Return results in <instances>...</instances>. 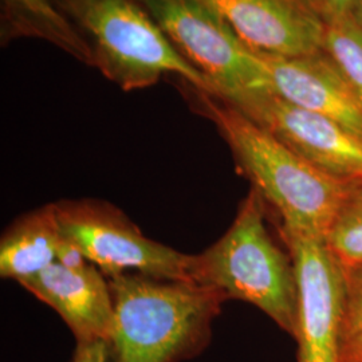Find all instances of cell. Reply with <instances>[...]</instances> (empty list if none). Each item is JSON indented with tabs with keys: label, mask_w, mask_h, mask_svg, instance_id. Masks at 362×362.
<instances>
[{
	"label": "cell",
	"mask_w": 362,
	"mask_h": 362,
	"mask_svg": "<svg viewBox=\"0 0 362 362\" xmlns=\"http://www.w3.org/2000/svg\"><path fill=\"white\" fill-rule=\"evenodd\" d=\"M351 16L356 19L358 26L362 28V0H354V4L351 7Z\"/></svg>",
	"instance_id": "19"
},
{
	"label": "cell",
	"mask_w": 362,
	"mask_h": 362,
	"mask_svg": "<svg viewBox=\"0 0 362 362\" xmlns=\"http://www.w3.org/2000/svg\"><path fill=\"white\" fill-rule=\"evenodd\" d=\"M322 52L333 61L362 105V28L351 13L325 23Z\"/></svg>",
	"instance_id": "14"
},
{
	"label": "cell",
	"mask_w": 362,
	"mask_h": 362,
	"mask_svg": "<svg viewBox=\"0 0 362 362\" xmlns=\"http://www.w3.org/2000/svg\"><path fill=\"white\" fill-rule=\"evenodd\" d=\"M182 85L192 107L216 127L239 172L282 223L325 239L349 185L311 165L233 105Z\"/></svg>",
	"instance_id": "2"
},
{
	"label": "cell",
	"mask_w": 362,
	"mask_h": 362,
	"mask_svg": "<svg viewBox=\"0 0 362 362\" xmlns=\"http://www.w3.org/2000/svg\"><path fill=\"white\" fill-rule=\"evenodd\" d=\"M0 40L34 38L52 43L83 65L91 66L85 40L52 0H1Z\"/></svg>",
	"instance_id": "13"
},
{
	"label": "cell",
	"mask_w": 362,
	"mask_h": 362,
	"mask_svg": "<svg viewBox=\"0 0 362 362\" xmlns=\"http://www.w3.org/2000/svg\"><path fill=\"white\" fill-rule=\"evenodd\" d=\"M259 54L269 71L272 93L329 117L362 137V105L322 50L294 57Z\"/></svg>",
	"instance_id": "10"
},
{
	"label": "cell",
	"mask_w": 362,
	"mask_h": 362,
	"mask_svg": "<svg viewBox=\"0 0 362 362\" xmlns=\"http://www.w3.org/2000/svg\"><path fill=\"white\" fill-rule=\"evenodd\" d=\"M70 362H110L109 345L103 339L77 342Z\"/></svg>",
	"instance_id": "17"
},
{
	"label": "cell",
	"mask_w": 362,
	"mask_h": 362,
	"mask_svg": "<svg viewBox=\"0 0 362 362\" xmlns=\"http://www.w3.org/2000/svg\"><path fill=\"white\" fill-rule=\"evenodd\" d=\"M252 50L294 57L322 50L325 23L308 0H196Z\"/></svg>",
	"instance_id": "9"
},
{
	"label": "cell",
	"mask_w": 362,
	"mask_h": 362,
	"mask_svg": "<svg viewBox=\"0 0 362 362\" xmlns=\"http://www.w3.org/2000/svg\"><path fill=\"white\" fill-rule=\"evenodd\" d=\"M173 47L204 79L212 95L230 100L270 91L266 64L218 13L196 0H140Z\"/></svg>",
	"instance_id": "5"
},
{
	"label": "cell",
	"mask_w": 362,
	"mask_h": 362,
	"mask_svg": "<svg viewBox=\"0 0 362 362\" xmlns=\"http://www.w3.org/2000/svg\"><path fill=\"white\" fill-rule=\"evenodd\" d=\"M85 40L91 67L124 91L165 76L209 91L207 81L173 47L140 0H52Z\"/></svg>",
	"instance_id": "4"
},
{
	"label": "cell",
	"mask_w": 362,
	"mask_h": 362,
	"mask_svg": "<svg viewBox=\"0 0 362 362\" xmlns=\"http://www.w3.org/2000/svg\"><path fill=\"white\" fill-rule=\"evenodd\" d=\"M313 10L320 15L324 23L351 11L354 0H308Z\"/></svg>",
	"instance_id": "18"
},
{
	"label": "cell",
	"mask_w": 362,
	"mask_h": 362,
	"mask_svg": "<svg viewBox=\"0 0 362 362\" xmlns=\"http://www.w3.org/2000/svg\"><path fill=\"white\" fill-rule=\"evenodd\" d=\"M325 242L339 264L362 262V182L348 187Z\"/></svg>",
	"instance_id": "15"
},
{
	"label": "cell",
	"mask_w": 362,
	"mask_h": 362,
	"mask_svg": "<svg viewBox=\"0 0 362 362\" xmlns=\"http://www.w3.org/2000/svg\"><path fill=\"white\" fill-rule=\"evenodd\" d=\"M113 326L110 362H182L199 356L228 300L219 290L188 281L128 272L109 278Z\"/></svg>",
	"instance_id": "1"
},
{
	"label": "cell",
	"mask_w": 362,
	"mask_h": 362,
	"mask_svg": "<svg viewBox=\"0 0 362 362\" xmlns=\"http://www.w3.org/2000/svg\"><path fill=\"white\" fill-rule=\"evenodd\" d=\"M266 202L251 188L233 224L212 246L192 255L189 276L227 299L257 306L296 338L299 315L297 272L290 252L276 246L266 226Z\"/></svg>",
	"instance_id": "3"
},
{
	"label": "cell",
	"mask_w": 362,
	"mask_h": 362,
	"mask_svg": "<svg viewBox=\"0 0 362 362\" xmlns=\"http://www.w3.org/2000/svg\"><path fill=\"white\" fill-rule=\"evenodd\" d=\"M64 233L57 204L38 208L16 220L0 243V275L18 284L57 262Z\"/></svg>",
	"instance_id": "12"
},
{
	"label": "cell",
	"mask_w": 362,
	"mask_h": 362,
	"mask_svg": "<svg viewBox=\"0 0 362 362\" xmlns=\"http://www.w3.org/2000/svg\"><path fill=\"white\" fill-rule=\"evenodd\" d=\"M19 285L49 305L65 321L77 342L109 341L113 326V297L104 272L91 263L66 267L54 262Z\"/></svg>",
	"instance_id": "11"
},
{
	"label": "cell",
	"mask_w": 362,
	"mask_h": 362,
	"mask_svg": "<svg viewBox=\"0 0 362 362\" xmlns=\"http://www.w3.org/2000/svg\"><path fill=\"white\" fill-rule=\"evenodd\" d=\"M57 211L64 236L107 278L139 272L192 282V255L146 238L115 206L97 200H64L57 203Z\"/></svg>",
	"instance_id": "6"
},
{
	"label": "cell",
	"mask_w": 362,
	"mask_h": 362,
	"mask_svg": "<svg viewBox=\"0 0 362 362\" xmlns=\"http://www.w3.org/2000/svg\"><path fill=\"white\" fill-rule=\"evenodd\" d=\"M341 362H362V262L341 264Z\"/></svg>",
	"instance_id": "16"
},
{
	"label": "cell",
	"mask_w": 362,
	"mask_h": 362,
	"mask_svg": "<svg viewBox=\"0 0 362 362\" xmlns=\"http://www.w3.org/2000/svg\"><path fill=\"white\" fill-rule=\"evenodd\" d=\"M224 101L334 180L362 182V137L339 122L272 91H251Z\"/></svg>",
	"instance_id": "7"
},
{
	"label": "cell",
	"mask_w": 362,
	"mask_h": 362,
	"mask_svg": "<svg viewBox=\"0 0 362 362\" xmlns=\"http://www.w3.org/2000/svg\"><path fill=\"white\" fill-rule=\"evenodd\" d=\"M279 235L297 272L298 362H341V264L318 235L284 223Z\"/></svg>",
	"instance_id": "8"
}]
</instances>
